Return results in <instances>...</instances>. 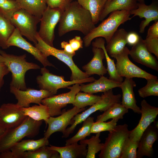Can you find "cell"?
<instances>
[{
  "mask_svg": "<svg viewBox=\"0 0 158 158\" xmlns=\"http://www.w3.org/2000/svg\"><path fill=\"white\" fill-rule=\"evenodd\" d=\"M137 1H138L139 2V3H145V1L144 0H136Z\"/></svg>",
  "mask_w": 158,
  "mask_h": 158,
  "instance_id": "obj_51",
  "label": "cell"
},
{
  "mask_svg": "<svg viewBox=\"0 0 158 158\" xmlns=\"http://www.w3.org/2000/svg\"><path fill=\"white\" fill-rule=\"evenodd\" d=\"M13 0L17 1V0Z\"/></svg>",
  "mask_w": 158,
  "mask_h": 158,
  "instance_id": "obj_54",
  "label": "cell"
},
{
  "mask_svg": "<svg viewBox=\"0 0 158 158\" xmlns=\"http://www.w3.org/2000/svg\"><path fill=\"white\" fill-rule=\"evenodd\" d=\"M49 144L48 139L44 137L37 140H23L14 144L10 150L14 158H20L24 152L34 150L42 147L47 146Z\"/></svg>",
  "mask_w": 158,
  "mask_h": 158,
  "instance_id": "obj_25",
  "label": "cell"
},
{
  "mask_svg": "<svg viewBox=\"0 0 158 158\" xmlns=\"http://www.w3.org/2000/svg\"><path fill=\"white\" fill-rule=\"evenodd\" d=\"M69 43L75 51L83 48V41L79 36H75L74 38L70 40Z\"/></svg>",
  "mask_w": 158,
  "mask_h": 158,
  "instance_id": "obj_44",
  "label": "cell"
},
{
  "mask_svg": "<svg viewBox=\"0 0 158 158\" xmlns=\"http://www.w3.org/2000/svg\"><path fill=\"white\" fill-rule=\"evenodd\" d=\"M47 6L58 8L64 10L72 0H45Z\"/></svg>",
  "mask_w": 158,
  "mask_h": 158,
  "instance_id": "obj_43",
  "label": "cell"
},
{
  "mask_svg": "<svg viewBox=\"0 0 158 158\" xmlns=\"http://www.w3.org/2000/svg\"><path fill=\"white\" fill-rule=\"evenodd\" d=\"M61 47L63 50L68 54L73 56L75 54V52L72 48L69 43L67 42L63 41L61 43Z\"/></svg>",
  "mask_w": 158,
  "mask_h": 158,
  "instance_id": "obj_48",
  "label": "cell"
},
{
  "mask_svg": "<svg viewBox=\"0 0 158 158\" xmlns=\"http://www.w3.org/2000/svg\"><path fill=\"white\" fill-rule=\"evenodd\" d=\"M43 121H36L27 116L18 126L5 130L0 134V153L10 150L14 144L25 137L32 138L37 136Z\"/></svg>",
  "mask_w": 158,
  "mask_h": 158,
  "instance_id": "obj_2",
  "label": "cell"
},
{
  "mask_svg": "<svg viewBox=\"0 0 158 158\" xmlns=\"http://www.w3.org/2000/svg\"><path fill=\"white\" fill-rule=\"evenodd\" d=\"M101 98V96L79 92L76 95L72 104L78 109L83 108L88 106H91L93 105Z\"/></svg>",
  "mask_w": 158,
  "mask_h": 158,
  "instance_id": "obj_34",
  "label": "cell"
},
{
  "mask_svg": "<svg viewBox=\"0 0 158 158\" xmlns=\"http://www.w3.org/2000/svg\"><path fill=\"white\" fill-rule=\"evenodd\" d=\"M37 43L35 46L39 49L46 58L50 55L53 56L66 64L71 72V80H83L89 77L85 72L81 71L75 63L73 59V56L63 50L58 49L51 46L42 40L38 34L37 36Z\"/></svg>",
  "mask_w": 158,
  "mask_h": 158,
  "instance_id": "obj_7",
  "label": "cell"
},
{
  "mask_svg": "<svg viewBox=\"0 0 158 158\" xmlns=\"http://www.w3.org/2000/svg\"><path fill=\"white\" fill-rule=\"evenodd\" d=\"M46 146H43L33 151L25 152L21 155L20 158H60L59 154L57 152L49 150Z\"/></svg>",
  "mask_w": 158,
  "mask_h": 158,
  "instance_id": "obj_37",
  "label": "cell"
},
{
  "mask_svg": "<svg viewBox=\"0 0 158 158\" xmlns=\"http://www.w3.org/2000/svg\"><path fill=\"white\" fill-rule=\"evenodd\" d=\"M93 56L86 64L82 67L83 69L88 75L96 74L103 75L107 72V69L103 64V60L105 59L103 50L101 48L93 47Z\"/></svg>",
  "mask_w": 158,
  "mask_h": 158,
  "instance_id": "obj_22",
  "label": "cell"
},
{
  "mask_svg": "<svg viewBox=\"0 0 158 158\" xmlns=\"http://www.w3.org/2000/svg\"><path fill=\"white\" fill-rule=\"evenodd\" d=\"M0 158H14L11 150L3 152L0 153Z\"/></svg>",
  "mask_w": 158,
  "mask_h": 158,
  "instance_id": "obj_49",
  "label": "cell"
},
{
  "mask_svg": "<svg viewBox=\"0 0 158 158\" xmlns=\"http://www.w3.org/2000/svg\"><path fill=\"white\" fill-rule=\"evenodd\" d=\"M128 111V109L124 107L121 103L114 104L101 114L98 116L96 122L106 121L110 119L118 120L122 119L123 116Z\"/></svg>",
  "mask_w": 158,
  "mask_h": 158,
  "instance_id": "obj_31",
  "label": "cell"
},
{
  "mask_svg": "<svg viewBox=\"0 0 158 158\" xmlns=\"http://www.w3.org/2000/svg\"><path fill=\"white\" fill-rule=\"evenodd\" d=\"M121 83L114 82L101 75L98 80L87 84L80 85V91L94 94L99 92H105L115 87H119Z\"/></svg>",
  "mask_w": 158,
  "mask_h": 158,
  "instance_id": "obj_24",
  "label": "cell"
},
{
  "mask_svg": "<svg viewBox=\"0 0 158 158\" xmlns=\"http://www.w3.org/2000/svg\"><path fill=\"white\" fill-rule=\"evenodd\" d=\"M87 146L85 144H78V142H75L64 147L51 145L46 147L49 150L57 152L59 154L60 158H82L86 157Z\"/></svg>",
  "mask_w": 158,
  "mask_h": 158,
  "instance_id": "obj_23",
  "label": "cell"
},
{
  "mask_svg": "<svg viewBox=\"0 0 158 158\" xmlns=\"http://www.w3.org/2000/svg\"><path fill=\"white\" fill-rule=\"evenodd\" d=\"M101 99L80 114H77L72 119L71 126L67 128L63 133L62 138L68 137L73 132L77 126L88 117L92 113L97 111H104L114 104L120 103L121 95L120 94L115 95L112 89L104 92Z\"/></svg>",
  "mask_w": 158,
  "mask_h": 158,
  "instance_id": "obj_6",
  "label": "cell"
},
{
  "mask_svg": "<svg viewBox=\"0 0 158 158\" xmlns=\"http://www.w3.org/2000/svg\"><path fill=\"white\" fill-rule=\"evenodd\" d=\"M130 131L126 124L118 125L109 132L99 156V158H120L122 149L129 137Z\"/></svg>",
  "mask_w": 158,
  "mask_h": 158,
  "instance_id": "obj_5",
  "label": "cell"
},
{
  "mask_svg": "<svg viewBox=\"0 0 158 158\" xmlns=\"http://www.w3.org/2000/svg\"><path fill=\"white\" fill-rule=\"evenodd\" d=\"M4 63V61L3 57L0 54V63Z\"/></svg>",
  "mask_w": 158,
  "mask_h": 158,
  "instance_id": "obj_50",
  "label": "cell"
},
{
  "mask_svg": "<svg viewBox=\"0 0 158 158\" xmlns=\"http://www.w3.org/2000/svg\"><path fill=\"white\" fill-rule=\"evenodd\" d=\"M118 121L117 119H112L111 121L108 122H94L91 130V133H96L103 131L110 132L116 127Z\"/></svg>",
  "mask_w": 158,
  "mask_h": 158,
  "instance_id": "obj_41",
  "label": "cell"
},
{
  "mask_svg": "<svg viewBox=\"0 0 158 158\" xmlns=\"http://www.w3.org/2000/svg\"><path fill=\"white\" fill-rule=\"evenodd\" d=\"M80 85L76 83L67 87L70 90L68 92L53 95L42 100L41 103L48 107L50 116L60 115L62 113V108L68 104H73L76 95L80 91Z\"/></svg>",
  "mask_w": 158,
  "mask_h": 158,
  "instance_id": "obj_12",
  "label": "cell"
},
{
  "mask_svg": "<svg viewBox=\"0 0 158 158\" xmlns=\"http://www.w3.org/2000/svg\"><path fill=\"white\" fill-rule=\"evenodd\" d=\"M4 131V130H3L0 128V134L2 133Z\"/></svg>",
  "mask_w": 158,
  "mask_h": 158,
  "instance_id": "obj_52",
  "label": "cell"
},
{
  "mask_svg": "<svg viewBox=\"0 0 158 158\" xmlns=\"http://www.w3.org/2000/svg\"><path fill=\"white\" fill-rule=\"evenodd\" d=\"M0 54L4 59V63L12 73L10 86L22 90H26L27 88L25 80L26 73L31 69H40V66L35 63L27 62L25 54L16 55L8 54L0 50Z\"/></svg>",
  "mask_w": 158,
  "mask_h": 158,
  "instance_id": "obj_4",
  "label": "cell"
},
{
  "mask_svg": "<svg viewBox=\"0 0 158 158\" xmlns=\"http://www.w3.org/2000/svg\"><path fill=\"white\" fill-rule=\"evenodd\" d=\"M140 37L139 41L129 50V55L135 62L158 71V62L147 49Z\"/></svg>",
  "mask_w": 158,
  "mask_h": 158,
  "instance_id": "obj_18",
  "label": "cell"
},
{
  "mask_svg": "<svg viewBox=\"0 0 158 158\" xmlns=\"http://www.w3.org/2000/svg\"><path fill=\"white\" fill-rule=\"evenodd\" d=\"M21 8L41 19L47 5L45 0H17Z\"/></svg>",
  "mask_w": 158,
  "mask_h": 158,
  "instance_id": "obj_30",
  "label": "cell"
},
{
  "mask_svg": "<svg viewBox=\"0 0 158 158\" xmlns=\"http://www.w3.org/2000/svg\"><path fill=\"white\" fill-rule=\"evenodd\" d=\"M158 138V128L154 125L150 124L140 139L137 152V158H141L144 156L152 157L154 154L153 145Z\"/></svg>",
  "mask_w": 158,
  "mask_h": 158,
  "instance_id": "obj_20",
  "label": "cell"
},
{
  "mask_svg": "<svg viewBox=\"0 0 158 158\" xmlns=\"http://www.w3.org/2000/svg\"><path fill=\"white\" fill-rule=\"evenodd\" d=\"M31 107H22L24 115L36 121H44L45 122L50 116L47 107L41 103Z\"/></svg>",
  "mask_w": 158,
  "mask_h": 158,
  "instance_id": "obj_32",
  "label": "cell"
},
{
  "mask_svg": "<svg viewBox=\"0 0 158 158\" xmlns=\"http://www.w3.org/2000/svg\"><path fill=\"white\" fill-rule=\"evenodd\" d=\"M10 92L17 100L16 104L21 107H28L31 103L39 104L43 99L54 95L50 92L42 89L38 90L28 88L26 90H22L12 86H10Z\"/></svg>",
  "mask_w": 158,
  "mask_h": 158,
  "instance_id": "obj_16",
  "label": "cell"
},
{
  "mask_svg": "<svg viewBox=\"0 0 158 158\" xmlns=\"http://www.w3.org/2000/svg\"><path fill=\"white\" fill-rule=\"evenodd\" d=\"M128 32L124 28L117 29L105 49L110 56L120 52L127 44Z\"/></svg>",
  "mask_w": 158,
  "mask_h": 158,
  "instance_id": "obj_27",
  "label": "cell"
},
{
  "mask_svg": "<svg viewBox=\"0 0 158 158\" xmlns=\"http://www.w3.org/2000/svg\"><path fill=\"white\" fill-rule=\"evenodd\" d=\"M141 116L137 126L130 131L129 138L131 140L139 142L143 132L153 122L158 114V108L148 104L145 99L141 102Z\"/></svg>",
  "mask_w": 158,
  "mask_h": 158,
  "instance_id": "obj_14",
  "label": "cell"
},
{
  "mask_svg": "<svg viewBox=\"0 0 158 158\" xmlns=\"http://www.w3.org/2000/svg\"><path fill=\"white\" fill-rule=\"evenodd\" d=\"M105 40L102 37L95 38V41L92 42L93 47L102 49L104 51L106 59L107 71L109 75V79L115 82L121 83L123 81V77L120 76L118 74L114 60L109 57L106 51L105 46Z\"/></svg>",
  "mask_w": 158,
  "mask_h": 158,
  "instance_id": "obj_28",
  "label": "cell"
},
{
  "mask_svg": "<svg viewBox=\"0 0 158 158\" xmlns=\"http://www.w3.org/2000/svg\"><path fill=\"white\" fill-rule=\"evenodd\" d=\"M110 13L107 18L83 37V40L85 47H89L92 41L98 37L104 38L107 43L118 27L132 18L130 11L118 10Z\"/></svg>",
  "mask_w": 158,
  "mask_h": 158,
  "instance_id": "obj_3",
  "label": "cell"
},
{
  "mask_svg": "<svg viewBox=\"0 0 158 158\" xmlns=\"http://www.w3.org/2000/svg\"><path fill=\"white\" fill-rule=\"evenodd\" d=\"M20 8L17 1L0 0V14L10 20L15 12Z\"/></svg>",
  "mask_w": 158,
  "mask_h": 158,
  "instance_id": "obj_38",
  "label": "cell"
},
{
  "mask_svg": "<svg viewBox=\"0 0 158 158\" xmlns=\"http://www.w3.org/2000/svg\"><path fill=\"white\" fill-rule=\"evenodd\" d=\"M94 121V118L89 116L83 121L82 127L76 134L66 141V145L73 143L78 142L90 135L91 130Z\"/></svg>",
  "mask_w": 158,
  "mask_h": 158,
  "instance_id": "obj_36",
  "label": "cell"
},
{
  "mask_svg": "<svg viewBox=\"0 0 158 158\" xmlns=\"http://www.w3.org/2000/svg\"><path fill=\"white\" fill-rule=\"evenodd\" d=\"M107 0H77L78 3L90 13L95 25L99 21L100 16Z\"/></svg>",
  "mask_w": 158,
  "mask_h": 158,
  "instance_id": "obj_29",
  "label": "cell"
},
{
  "mask_svg": "<svg viewBox=\"0 0 158 158\" xmlns=\"http://www.w3.org/2000/svg\"><path fill=\"white\" fill-rule=\"evenodd\" d=\"M140 37L136 32H131L128 33L127 37V44L131 46H133L139 41Z\"/></svg>",
  "mask_w": 158,
  "mask_h": 158,
  "instance_id": "obj_47",
  "label": "cell"
},
{
  "mask_svg": "<svg viewBox=\"0 0 158 158\" xmlns=\"http://www.w3.org/2000/svg\"><path fill=\"white\" fill-rule=\"evenodd\" d=\"M27 117L16 104L4 103L0 107V128L4 130L17 127Z\"/></svg>",
  "mask_w": 158,
  "mask_h": 158,
  "instance_id": "obj_13",
  "label": "cell"
},
{
  "mask_svg": "<svg viewBox=\"0 0 158 158\" xmlns=\"http://www.w3.org/2000/svg\"><path fill=\"white\" fill-rule=\"evenodd\" d=\"M59 23L58 33L60 37L73 30L79 31L85 36L96 27L90 12L77 1H71L68 5Z\"/></svg>",
  "mask_w": 158,
  "mask_h": 158,
  "instance_id": "obj_1",
  "label": "cell"
},
{
  "mask_svg": "<svg viewBox=\"0 0 158 158\" xmlns=\"http://www.w3.org/2000/svg\"><path fill=\"white\" fill-rule=\"evenodd\" d=\"M136 86V84L133 78H125L124 81L121 83L119 87L122 93L121 104L125 107L132 109L135 113L140 114L141 110L136 104L133 91V88Z\"/></svg>",
  "mask_w": 158,
  "mask_h": 158,
  "instance_id": "obj_21",
  "label": "cell"
},
{
  "mask_svg": "<svg viewBox=\"0 0 158 158\" xmlns=\"http://www.w3.org/2000/svg\"><path fill=\"white\" fill-rule=\"evenodd\" d=\"M85 108L78 109L74 106L72 108L66 111L64 109L62 113L57 117L50 116L45 122L48 127L44 133V137L49 139L54 133L60 132L63 133L67 127L72 123V119L77 114L85 110Z\"/></svg>",
  "mask_w": 158,
  "mask_h": 158,
  "instance_id": "obj_15",
  "label": "cell"
},
{
  "mask_svg": "<svg viewBox=\"0 0 158 158\" xmlns=\"http://www.w3.org/2000/svg\"><path fill=\"white\" fill-rule=\"evenodd\" d=\"M146 80V85L138 90L140 96L143 98L151 96H158V79L150 78Z\"/></svg>",
  "mask_w": 158,
  "mask_h": 158,
  "instance_id": "obj_39",
  "label": "cell"
},
{
  "mask_svg": "<svg viewBox=\"0 0 158 158\" xmlns=\"http://www.w3.org/2000/svg\"><path fill=\"white\" fill-rule=\"evenodd\" d=\"M129 50L125 47L120 52L110 56L116 60V68L118 74L125 78H138L146 80L157 78V77L142 69L134 64L130 60Z\"/></svg>",
  "mask_w": 158,
  "mask_h": 158,
  "instance_id": "obj_10",
  "label": "cell"
},
{
  "mask_svg": "<svg viewBox=\"0 0 158 158\" xmlns=\"http://www.w3.org/2000/svg\"><path fill=\"white\" fill-rule=\"evenodd\" d=\"M136 0H111L107 1L100 16L99 21H102L111 12L118 10L130 11L138 7Z\"/></svg>",
  "mask_w": 158,
  "mask_h": 158,
  "instance_id": "obj_26",
  "label": "cell"
},
{
  "mask_svg": "<svg viewBox=\"0 0 158 158\" xmlns=\"http://www.w3.org/2000/svg\"><path fill=\"white\" fill-rule=\"evenodd\" d=\"M63 11L60 8L47 6L40 19L38 34L43 41L51 46L54 47L55 29Z\"/></svg>",
  "mask_w": 158,
  "mask_h": 158,
  "instance_id": "obj_11",
  "label": "cell"
},
{
  "mask_svg": "<svg viewBox=\"0 0 158 158\" xmlns=\"http://www.w3.org/2000/svg\"><path fill=\"white\" fill-rule=\"evenodd\" d=\"M143 42L147 50L154 54L158 59V38H147L143 40Z\"/></svg>",
  "mask_w": 158,
  "mask_h": 158,
  "instance_id": "obj_42",
  "label": "cell"
},
{
  "mask_svg": "<svg viewBox=\"0 0 158 158\" xmlns=\"http://www.w3.org/2000/svg\"><path fill=\"white\" fill-rule=\"evenodd\" d=\"M96 134L89 139L80 140V144H85L88 146L86 158H95L96 154L102 148L103 143H100L101 140L99 138L100 133Z\"/></svg>",
  "mask_w": 158,
  "mask_h": 158,
  "instance_id": "obj_35",
  "label": "cell"
},
{
  "mask_svg": "<svg viewBox=\"0 0 158 158\" xmlns=\"http://www.w3.org/2000/svg\"><path fill=\"white\" fill-rule=\"evenodd\" d=\"M146 38H158V20L155 21L149 28Z\"/></svg>",
  "mask_w": 158,
  "mask_h": 158,
  "instance_id": "obj_45",
  "label": "cell"
},
{
  "mask_svg": "<svg viewBox=\"0 0 158 158\" xmlns=\"http://www.w3.org/2000/svg\"><path fill=\"white\" fill-rule=\"evenodd\" d=\"M130 13L131 15H133L131 18L138 16L140 18H145L144 20L141 21L140 25L139 32L143 33L145 28L151 21L158 20V3L155 0L149 5H147L145 3L138 2L137 8L130 11Z\"/></svg>",
  "mask_w": 158,
  "mask_h": 158,
  "instance_id": "obj_19",
  "label": "cell"
},
{
  "mask_svg": "<svg viewBox=\"0 0 158 158\" xmlns=\"http://www.w3.org/2000/svg\"><path fill=\"white\" fill-rule=\"evenodd\" d=\"M7 44L8 48L10 46H14L26 51L33 55L35 58L40 62L44 67L49 66L55 67L39 49L23 37L18 30L16 28L8 39Z\"/></svg>",
  "mask_w": 158,
  "mask_h": 158,
  "instance_id": "obj_17",
  "label": "cell"
},
{
  "mask_svg": "<svg viewBox=\"0 0 158 158\" xmlns=\"http://www.w3.org/2000/svg\"><path fill=\"white\" fill-rule=\"evenodd\" d=\"M40 73L42 75L37 76L36 78L38 87L40 89L50 92L54 95L56 94L59 89L67 88L76 83L80 84L92 82L95 80L93 77H89L83 80L66 81L64 80V76L53 74L44 67L40 68Z\"/></svg>",
  "mask_w": 158,
  "mask_h": 158,
  "instance_id": "obj_8",
  "label": "cell"
},
{
  "mask_svg": "<svg viewBox=\"0 0 158 158\" xmlns=\"http://www.w3.org/2000/svg\"><path fill=\"white\" fill-rule=\"evenodd\" d=\"M138 143L128 138L123 147L120 158H137Z\"/></svg>",
  "mask_w": 158,
  "mask_h": 158,
  "instance_id": "obj_40",
  "label": "cell"
},
{
  "mask_svg": "<svg viewBox=\"0 0 158 158\" xmlns=\"http://www.w3.org/2000/svg\"><path fill=\"white\" fill-rule=\"evenodd\" d=\"M10 72L8 68L4 63H0V91L4 83V77Z\"/></svg>",
  "mask_w": 158,
  "mask_h": 158,
  "instance_id": "obj_46",
  "label": "cell"
},
{
  "mask_svg": "<svg viewBox=\"0 0 158 158\" xmlns=\"http://www.w3.org/2000/svg\"><path fill=\"white\" fill-rule=\"evenodd\" d=\"M40 19L20 8L15 12L10 20L21 34L35 44L37 43V25Z\"/></svg>",
  "mask_w": 158,
  "mask_h": 158,
  "instance_id": "obj_9",
  "label": "cell"
},
{
  "mask_svg": "<svg viewBox=\"0 0 158 158\" xmlns=\"http://www.w3.org/2000/svg\"></svg>",
  "mask_w": 158,
  "mask_h": 158,
  "instance_id": "obj_55",
  "label": "cell"
},
{
  "mask_svg": "<svg viewBox=\"0 0 158 158\" xmlns=\"http://www.w3.org/2000/svg\"><path fill=\"white\" fill-rule=\"evenodd\" d=\"M111 0H107V1H111Z\"/></svg>",
  "mask_w": 158,
  "mask_h": 158,
  "instance_id": "obj_53",
  "label": "cell"
},
{
  "mask_svg": "<svg viewBox=\"0 0 158 158\" xmlns=\"http://www.w3.org/2000/svg\"><path fill=\"white\" fill-rule=\"evenodd\" d=\"M15 28L10 20L0 14V47L3 49L8 48L7 42Z\"/></svg>",
  "mask_w": 158,
  "mask_h": 158,
  "instance_id": "obj_33",
  "label": "cell"
}]
</instances>
